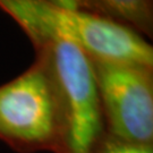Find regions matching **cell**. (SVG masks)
Wrapping results in <instances>:
<instances>
[{
	"instance_id": "5",
	"label": "cell",
	"mask_w": 153,
	"mask_h": 153,
	"mask_svg": "<svg viewBox=\"0 0 153 153\" xmlns=\"http://www.w3.org/2000/svg\"><path fill=\"white\" fill-rule=\"evenodd\" d=\"M81 10L105 17L152 36L153 0H79Z\"/></svg>"
},
{
	"instance_id": "7",
	"label": "cell",
	"mask_w": 153,
	"mask_h": 153,
	"mask_svg": "<svg viewBox=\"0 0 153 153\" xmlns=\"http://www.w3.org/2000/svg\"><path fill=\"white\" fill-rule=\"evenodd\" d=\"M51 5L64 8V9H71V10H81L79 0H44Z\"/></svg>"
},
{
	"instance_id": "1",
	"label": "cell",
	"mask_w": 153,
	"mask_h": 153,
	"mask_svg": "<svg viewBox=\"0 0 153 153\" xmlns=\"http://www.w3.org/2000/svg\"><path fill=\"white\" fill-rule=\"evenodd\" d=\"M0 7L21 25L34 48L60 38L76 44L91 60L153 68L152 47L136 31L112 19L44 0H0Z\"/></svg>"
},
{
	"instance_id": "4",
	"label": "cell",
	"mask_w": 153,
	"mask_h": 153,
	"mask_svg": "<svg viewBox=\"0 0 153 153\" xmlns=\"http://www.w3.org/2000/svg\"><path fill=\"white\" fill-rule=\"evenodd\" d=\"M108 134L153 144V68L91 60Z\"/></svg>"
},
{
	"instance_id": "6",
	"label": "cell",
	"mask_w": 153,
	"mask_h": 153,
	"mask_svg": "<svg viewBox=\"0 0 153 153\" xmlns=\"http://www.w3.org/2000/svg\"><path fill=\"white\" fill-rule=\"evenodd\" d=\"M93 153H153V144L127 142L110 134H103Z\"/></svg>"
},
{
	"instance_id": "2",
	"label": "cell",
	"mask_w": 153,
	"mask_h": 153,
	"mask_svg": "<svg viewBox=\"0 0 153 153\" xmlns=\"http://www.w3.org/2000/svg\"><path fill=\"white\" fill-rule=\"evenodd\" d=\"M0 140L21 153H66L60 102L44 60L0 86Z\"/></svg>"
},
{
	"instance_id": "3",
	"label": "cell",
	"mask_w": 153,
	"mask_h": 153,
	"mask_svg": "<svg viewBox=\"0 0 153 153\" xmlns=\"http://www.w3.org/2000/svg\"><path fill=\"white\" fill-rule=\"evenodd\" d=\"M48 68L66 126V153H93L103 116L91 59L71 41L51 38L35 47Z\"/></svg>"
}]
</instances>
